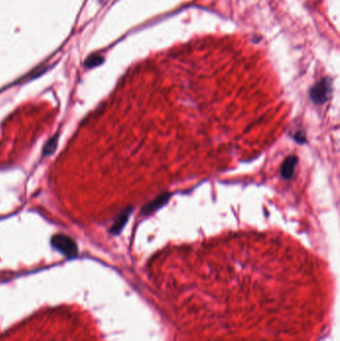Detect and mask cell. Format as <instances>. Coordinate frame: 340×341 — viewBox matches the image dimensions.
I'll return each instance as SVG.
<instances>
[{"label": "cell", "mask_w": 340, "mask_h": 341, "mask_svg": "<svg viewBox=\"0 0 340 341\" xmlns=\"http://www.w3.org/2000/svg\"><path fill=\"white\" fill-rule=\"evenodd\" d=\"M52 247L68 258H73L78 254L76 242L68 235L63 234L53 235L51 238Z\"/></svg>", "instance_id": "obj_1"}, {"label": "cell", "mask_w": 340, "mask_h": 341, "mask_svg": "<svg viewBox=\"0 0 340 341\" xmlns=\"http://www.w3.org/2000/svg\"><path fill=\"white\" fill-rule=\"evenodd\" d=\"M331 80L329 78H323L310 90V99L315 104H324L328 101L331 95Z\"/></svg>", "instance_id": "obj_2"}, {"label": "cell", "mask_w": 340, "mask_h": 341, "mask_svg": "<svg viewBox=\"0 0 340 341\" xmlns=\"http://www.w3.org/2000/svg\"><path fill=\"white\" fill-rule=\"evenodd\" d=\"M170 193H162L160 194L158 198H156L155 200H153L152 202H150L149 204H147L143 209H142V214L144 215H149L151 213L158 211L159 209H161L164 205L167 204V202L170 199Z\"/></svg>", "instance_id": "obj_3"}, {"label": "cell", "mask_w": 340, "mask_h": 341, "mask_svg": "<svg viewBox=\"0 0 340 341\" xmlns=\"http://www.w3.org/2000/svg\"><path fill=\"white\" fill-rule=\"evenodd\" d=\"M298 158L297 156H288L282 163L281 168H280V173L281 177L285 180H289L293 176L296 170V167L298 165Z\"/></svg>", "instance_id": "obj_4"}, {"label": "cell", "mask_w": 340, "mask_h": 341, "mask_svg": "<svg viewBox=\"0 0 340 341\" xmlns=\"http://www.w3.org/2000/svg\"><path fill=\"white\" fill-rule=\"evenodd\" d=\"M132 213V209L129 208L127 210H125L123 213H120L117 218L115 220L112 228H111V233L113 235H119L121 233V231L124 229V227L126 226L129 220V216Z\"/></svg>", "instance_id": "obj_5"}, {"label": "cell", "mask_w": 340, "mask_h": 341, "mask_svg": "<svg viewBox=\"0 0 340 341\" xmlns=\"http://www.w3.org/2000/svg\"><path fill=\"white\" fill-rule=\"evenodd\" d=\"M58 139H59V134H56L48 140V142L45 144V146L43 148V158H45L47 156H50L55 152V150L57 148V145H58Z\"/></svg>", "instance_id": "obj_6"}, {"label": "cell", "mask_w": 340, "mask_h": 341, "mask_svg": "<svg viewBox=\"0 0 340 341\" xmlns=\"http://www.w3.org/2000/svg\"><path fill=\"white\" fill-rule=\"evenodd\" d=\"M103 62H104V57L103 56L93 54V55H90L86 59L84 66L86 68H94V67H97V66L102 64Z\"/></svg>", "instance_id": "obj_7"}, {"label": "cell", "mask_w": 340, "mask_h": 341, "mask_svg": "<svg viewBox=\"0 0 340 341\" xmlns=\"http://www.w3.org/2000/svg\"><path fill=\"white\" fill-rule=\"evenodd\" d=\"M296 140L299 143H303V142H305V136L302 135L301 132H298V134L296 135Z\"/></svg>", "instance_id": "obj_8"}]
</instances>
